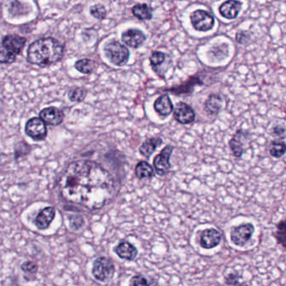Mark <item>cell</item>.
Wrapping results in <instances>:
<instances>
[{"mask_svg":"<svg viewBox=\"0 0 286 286\" xmlns=\"http://www.w3.org/2000/svg\"><path fill=\"white\" fill-rule=\"evenodd\" d=\"M57 185L63 200L88 211L103 208L117 193L113 175L90 161L71 162L61 173Z\"/></svg>","mask_w":286,"mask_h":286,"instance_id":"cell-1","label":"cell"},{"mask_svg":"<svg viewBox=\"0 0 286 286\" xmlns=\"http://www.w3.org/2000/svg\"><path fill=\"white\" fill-rule=\"evenodd\" d=\"M63 55L64 46L58 40L44 37L29 45L26 60L35 66L47 67L61 61Z\"/></svg>","mask_w":286,"mask_h":286,"instance_id":"cell-2","label":"cell"},{"mask_svg":"<svg viewBox=\"0 0 286 286\" xmlns=\"http://www.w3.org/2000/svg\"><path fill=\"white\" fill-rule=\"evenodd\" d=\"M26 39L18 35H7L2 40L0 61L2 64H10L22 52Z\"/></svg>","mask_w":286,"mask_h":286,"instance_id":"cell-3","label":"cell"},{"mask_svg":"<svg viewBox=\"0 0 286 286\" xmlns=\"http://www.w3.org/2000/svg\"><path fill=\"white\" fill-rule=\"evenodd\" d=\"M103 51L109 61L116 67H123L128 63L129 50L120 42L112 40L106 43Z\"/></svg>","mask_w":286,"mask_h":286,"instance_id":"cell-4","label":"cell"},{"mask_svg":"<svg viewBox=\"0 0 286 286\" xmlns=\"http://www.w3.org/2000/svg\"><path fill=\"white\" fill-rule=\"evenodd\" d=\"M115 273V266L111 258L107 257L97 258L92 265V274L99 282H109L111 281Z\"/></svg>","mask_w":286,"mask_h":286,"instance_id":"cell-5","label":"cell"},{"mask_svg":"<svg viewBox=\"0 0 286 286\" xmlns=\"http://www.w3.org/2000/svg\"><path fill=\"white\" fill-rule=\"evenodd\" d=\"M254 230L255 228L252 223H243L233 227L231 229V242L239 247H244L252 239Z\"/></svg>","mask_w":286,"mask_h":286,"instance_id":"cell-6","label":"cell"},{"mask_svg":"<svg viewBox=\"0 0 286 286\" xmlns=\"http://www.w3.org/2000/svg\"><path fill=\"white\" fill-rule=\"evenodd\" d=\"M190 20L195 30L201 32L211 31L215 24L214 17L203 9L192 12L190 15Z\"/></svg>","mask_w":286,"mask_h":286,"instance_id":"cell-7","label":"cell"},{"mask_svg":"<svg viewBox=\"0 0 286 286\" xmlns=\"http://www.w3.org/2000/svg\"><path fill=\"white\" fill-rule=\"evenodd\" d=\"M25 132L35 141H42L47 137V128L40 118H31L25 123Z\"/></svg>","mask_w":286,"mask_h":286,"instance_id":"cell-8","label":"cell"},{"mask_svg":"<svg viewBox=\"0 0 286 286\" xmlns=\"http://www.w3.org/2000/svg\"><path fill=\"white\" fill-rule=\"evenodd\" d=\"M173 150H174V147L172 145H166L162 150V152L154 159V167L157 175L163 176L169 172L170 166H171L169 159H170Z\"/></svg>","mask_w":286,"mask_h":286,"instance_id":"cell-9","label":"cell"},{"mask_svg":"<svg viewBox=\"0 0 286 286\" xmlns=\"http://www.w3.org/2000/svg\"><path fill=\"white\" fill-rule=\"evenodd\" d=\"M222 241V234L215 228H207L200 234L201 247L205 249H211L217 247Z\"/></svg>","mask_w":286,"mask_h":286,"instance_id":"cell-10","label":"cell"},{"mask_svg":"<svg viewBox=\"0 0 286 286\" xmlns=\"http://www.w3.org/2000/svg\"><path fill=\"white\" fill-rule=\"evenodd\" d=\"M121 39L129 47L138 49L145 43L146 36L138 29H128L123 32Z\"/></svg>","mask_w":286,"mask_h":286,"instance_id":"cell-11","label":"cell"},{"mask_svg":"<svg viewBox=\"0 0 286 286\" xmlns=\"http://www.w3.org/2000/svg\"><path fill=\"white\" fill-rule=\"evenodd\" d=\"M174 119L181 124H189L196 119V114L191 106L183 102H180L175 106Z\"/></svg>","mask_w":286,"mask_h":286,"instance_id":"cell-12","label":"cell"},{"mask_svg":"<svg viewBox=\"0 0 286 286\" xmlns=\"http://www.w3.org/2000/svg\"><path fill=\"white\" fill-rule=\"evenodd\" d=\"M40 119L44 121L45 124L57 126L64 120L65 114L62 110L56 107L44 108L40 112Z\"/></svg>","mask_w":286,"mask_h":286,"instance_id":"cell-13","label":"cell"},{"mask_svg":"<svg viewBox=\"0 0 286 286\" xmlns=\"http://www.w3.org/2000/svg\"><path fill=\"white\" fill-rule=\"evenodd\" d=\"M56 217V209L53 206H47L42 209L35 219V225L39 230H45Z\"/></svg>","mask_w":286,"mask_h":286,"instance_id":"cell-14","label":"cell"},{"mask_svg":"<svg viewBox=\"0 0 286 286\" xmlns=\"http://www.w3.org/2000/svg\"><path fill=\"white\" fill-rule=\"evenodd\" d=\"M242 9V3L235 0H229L222 3L219 7V13L227 20H234L239 16Z\"/></svg>","mask_w":286,"mask_h":286,"instance_id":"cell-15","label":"cell"},{"mask_svg":"<svg viewBox=\"0 0 286 286\" xmlns=\"http://www.w3.org/2000/svg\"><path fill=\"white\" fill-rule=\"evenodd\" d=\"M114 252L120 258L133 261L138 256V249L130 243L123 241L114 247Z\"/></svg>","mask_w":286,"mask_h":286,"instance_id":"cell-16","label":"cell"},{"mask_svg":"<svg viewBox=\"0 0 286 286\" xmlns=\"http://www.w3.org/2000/svg\"><path fill=\"white\" fill-rule=\"evenodd\" d=\"M154 108L157 113L162 116L167 117L172 113L174 110V105L169 98V95L164 94L155 101Z\"/></svg>","mask_w":286,"mask_h":286,"instance_id":"cell-17","label":"cell"},{"mask_svg":"<svg viewBox=\"0 0 286 286\" xmlns=\"http://www.w3.org/2000/svg\"><path fill=\"white\" fill-rule=\"evenodd\" d=\"M223 99L218 94H211L205 103V110L210 115H217L222 109Z\"/></svg>","mask_w":286,"mask_h":286,"instance_id":"cell-18","label":"cell"},{"mask_svg":"<svg viewBox=\"0 0 286 286\" xmlns=\"http://www.w3.org/2000/svg\"><path fill=\"white\" fill-rule=\"evenodd\" d=\"M162 139L160 138H151L146 139L139 147V152L145 158H150L153 155L157 147L162 145Z\"/></svg>","mask_w":286,"mask_h":286,"instance_id":"cell-19","label":"cell"},{"mask_svg":"<svg viewBox=\"0 0 286 286\" xmlns=\"http://www.w3.org/2000/svg\"><path fill=\"white\" fill-rule=\"evenodd\" d=\"M203 85V82L201 81L198 77H192L188 81L182 84L181 86H176L174 88L169 89V92L175 93V95H181L182 93H192L195 85Z\"/></svg>","mask_w":286,"mask_h":286,"instance_id":"cell-20","label":"cell"},{"mask_svg":"<svg viewBox=\"0 0 286 286\" xmlns=\"http://www.w3.org/2000/svg\"><path fill=\"white\" fill-rule=\"evenodd\" d=\"M152 8L146 3H138L132 8V13L139 20H150L152 19Z\"/></svg>","mask_w":286,"mask_h":286,"instance_id":"cell-21","label":"cell"},{"mask_svg":"<svg viewBox=\"0 0 286 286\" xmlns=\"http://www.w3.org/2000/svg\"><path fill=\"white\" fill-rule=\"evenodd\" d=\"M135 175L139 180L151 179L155 176V170L147 162H139L135 167Z\"/></svg>","mask_w":286,"mask_h":286,"instance_id":"cell-22","label":"cell"},{"mask_svg":"<svg viewBox=\"0 0 286 286\" xmlns=\"http://www.w3.org/2000/svg\"><path fill=\"white\" fill-rule=\"evenodd\" d=\"M243 134L244 133L242 130L240 129L237 130L236 133L229 140V146L234 153V156L237 158H240L244 154V147H243V143L241 141Z\"/></svg>","mask_w":286,"mask_h":286,"instance_id":"cell-23","label":"cell"},{"mask_svg":"<svg viewBox=\"0 0 286 286\" xmlns=\"http://www.w3.org/2000/svg\"><path fill=\"white\" fill-rule=\"evenodd\" d=\"M97 64L91 59L84 58L78 60L75 63V68L82 74H91L94 73Z\"/></svg>","mask_w":286,"mask_h":286,"instance_id":"cell-24","label":"cell"},{"mask_svg":"<svg viewBox=\"0 0 286 286\" xmlns=\"http://www.w3.org/2000/svg\"><path fill=\"white\" fill-rule=\"evenodd\" d=\"M208 56L212 60H222L228 56V45L225 43L213 45L208 51Z\"/></svg>","mask_w":286,"mask_h":286,"instance_id":"cell-25","label":"cell"},{"mask_svg":"<svg viewBox=\"0 0 286 286\" xmlns=\"http://www.w3.org/2000/svg\"><path fill=\"white\" fill-rule=\"evenodd\" d=\"M278 245L286 248V219L281 220L276 225V230L273 234Z\"/></svg>","mask_w":286,"mask_h":286,"instance_id":"cell-26","label":"cell"},{"mask_svg":"<svg viewBox=\"0 0 286 286\" xmlns=\"http://www.w3.org/2000/svg\"><path fill=\"white\" fill-rule=\"evenodd\" d=\"M167 56L162 51H154L150 57V65L156 73L159 72V68H162V65L164 64L166 60Z\"/></svg>","mask_w":286,"mask_h":286,"instance_id":"cell-27","label":"cell"},{"mask_svg":"<svg viewBox=\"0 0 286 286\" xmlns=\"http://www.w3.org/2000/svg\"><path fill=\"white\" fill-rule=\"evenodd\" d=\"M67 94H68V98H69L70 101L76 102V103H81L86 98L87 92L85 88L76 86V87L71 89Z\"/></svg>","mask_w":286,"mask_h":286,"instance_id":"cell-28","label":"cell"},{"mask_svg":"<svg viewBox=\"0 0 286 286\" xmlns=\"http://www.w3.org/2000/svg\"><path fill=\"white\" fill-rule=\"evenodd\" d=\"M286 153V144L284 142L272 141L270 145V154L275 158H281Z\"/></svg>","mask_w":286,"mask_h":286,"instance_id":"cell-29","label":"cell"},{"mask_svg":"<svg viewBox=\"0 0 286 286\" xmlns=\"http://www.w3.org/2000/svg\"><path fill=\"white\" fill-rule=\"evenodd\" d=\"M241 276L237 273H230L224 278V282L228 286H250L247 282L240 281Z\"/></svg>","mask_w":286,"mask_h":286,"instance_id":"cell-30","label":"cell"},{"mask_svg":"<svg viewBox=\"0 0 286 286\" xmlns=\"http://www.w3.org/2000/svg\"><path fill=\"white\" fill-rule=\"evenodd\" d=\"M90 14L92 17H94L95 19L102 20L105 19L107 16V10L104 5L101 3H97V4L91 6Z\"/></svg>","mask_w":286,"mask_h":286,"instance_id":"cell-31","label":"cell"},{"mask_svg":"<svg viewBox=\"0 0 286 286\" xmlns=\"http://www.w3.org/2000/svg\"><path fill=\"white\" fill-rule=\"evenodd\" d=\"M70 228L73 230L78 231L84 225L83 217L80 215H72L69 216Z\"/></svg>","mask_w":286,"mask_h":286,"instance_id":"cell-32","label":"cell"},{"mask_svg":"<svg viewBox=\"0 0 286 286\" xmlns=\"http://www.w3.org/2000/svg\"><path fill=\"white\" fill-rule=\"evenodd\" d=\"M20 268H21V270H22L24 272L28 273V274H31V275L37 274V271H38V265L32 261L24 262V263L21 264Z\"/></svg>","mask_w":286,"mask_h":286,"instance_id":"cell-33","label":"cell"},{"mask_svg":"<svg viewBox=\"0 0 286 286\" xmlns=\"http://www.w3.org/2000/svg\"><path fill=\"white\" fill-rule=\"evenodd\" d=\"M129 286H150L147 280L143 275L133 276L129 281Z\"/></svg>","mask_w":286,"mask_h":286,"instance_id":"cell-34","label":"cell"},{"mask_svg":"<svg viewBox=\"0 0 286 286\" xmlns=\"http://www.w3.org/2000/svg\"><path fill=\"white\" fill-rule=\"evenodd\" d=\"M250 35L246 31H239L236 35V41L240 44H245L249 41Z\"/></svg>","mask_w":286,"mask_h":286,"instance_id":"cell-35","label":"cell"},{"mask_svg":"<svg viewBox=\"0 0 286 286\" xmlns=\"http://www.w3.org/2000/svg\"><path fill=\"white\" fill-rule=\"evenodd\" d=\"M273 133L275 136L279 137V138H284L286 135V128H284L283 126L281 125H277L274 128Z\"/></svg>","mask_w":286,"mask_h":286,"instance_id":"cell-36","label":"cell"}]
</instances>
